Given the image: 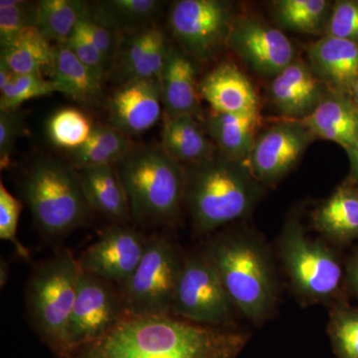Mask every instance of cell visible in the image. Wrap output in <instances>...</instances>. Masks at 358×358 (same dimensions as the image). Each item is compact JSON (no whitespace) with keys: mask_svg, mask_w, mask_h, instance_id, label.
I'll return each mask as SVG.
<instances>
[{"mask_svg":"<svg viewBox=\"0 0 358 358\" xmlns=\"http://www.w3.org/2000/svg\"><path fill=\"white\" fill-rule=\"evenodd\" d=\"M250 338L238 327L203 326L173 315L128 317L64 358H239Z\"/></svg>","mask_w":358,"mask_h":358,"instance_id":"obj_1","label":"cell"},{"mask_svg":"<svg viewBox=\"0 0 358 358\" xmlns=\"http://www.w3.org/2000/svg\"><path fill=\"white\" fill-rule=\"evenodd\" d=\"M202 253L208 259L238 313L257 326L274 315L279 282L270 249L263 238L247 227L217 233Z\"/></svg>","mask_w":358,"mask_h":358,"instance_id":"obj_2","label":"cell"},{"mask_svg":"<svg viewBox=\"0 0 358 358\" xmlns=\"http://www.w3.org/2000/svg\"><path fill=\"white\" fill-rule=\"evenodd\" d=\"M183 166L185 206L197 234H210L248 217L264 195V186L246 162L220 152Z\"/></svg>","mask_w":358,"mask_h":358,"instance_id":"obj_3","label":"cell"},{"mask_svg":"<svg viewBox=\"0 0 358 358\" xmlns=\"http://www.w3.org/2000/svg\"><path fill=\"white\" fill-rule=\"evenodd\" d=\"M128 196L131 220L173 226L185 206V166L162 145H138L115 164Z\"/></svg>","mask_w":358,"mask_h":358,"instance_id":"obj_4","label":"cell"},{"mask_svg":"<svg viewBox=\"0 0 358 358\" xmlns=\"http://www.w3.org/2000/svg\"><path fill=\"white\" fill-rule=\"evenodd\" d=\"M21 193L42 236L60 240L87 222L92 211L78 169L61 160H37L21 181Z\"/></svg>","mask_w":358,"mask_h":358,"instance_id":"obj_5","label":"cell"},{"mask_svg":"<svg viewBox=\"0 0 358 358\" xmlns=\"http://www.w3.org/2000/svg\"><path fill=\"white\" fill-rule=\"evenodd\" d=\"M80 272L72 252L59 250L35 266L26 286V310L30 324L58 358H64L68 352V329Z\"/></svg>","mask_w":358,"mask_h":358,"instance_id":"obj_6","label":"cell"},{"mask_svg":"<svg viewBox=\"0 0 358 358\" xmlns=\"http://www.w3.org/2000/svg\"><path fill=\"white\" fill-rule=\"evenodd\" d=\"M279 256L299 300L329 307L346 301L345 268L338 254L322 240L308 236L300 219L289 215L278 239Z\"/></svg>","mask_w":358,"mask_h":358,"instance_id":"obj_7","label":"cell"},{"mask_svg":"<svg viewBox=\"0 0 358 358\" xmlns=\"http://www.w3.org/2000/svg\"><path fill=\"white\" fill-rule=\"evenodd\" d=\"M185 255L166 233L148 237L141 263L120 286L129 317L173 315V305Z\"/></svg>","mask_w":358,"mask_h":358,"instance_id":"obj_8","label":"cell"},{"mask_svg":"<svg viewBox=\"0 0 358 358\" xmlns=\"http://www.w3.org/2000/svg\"><path fill=\"white\" fill-rule=\"evenodd\" d=\"M237 310L202 252L185 255L174 293L173 315L203 326L237 327Z\"/></svg>","mask_w":358,"mask_h":358,"instance_id":"obj_9","label":"cell"},{"mask_svg":"<svg viewBox=\"0 0 358 358\" xmlns=\"http://www.w3.org/2000/svg\"><path fill=\"white\" fill-rule=\"evenodd\" d=\"M235 16L228 1L179 0L171 7L169 22L186 55L208 61L227 47Z\"/></svg>","mask_w":358,"mask_h":358,"instance_id":"obj_10","label":"cell"},{"mask_svg":"<svg viewBox=\"0 0 358 358\" xmlns=\"http://www.w3.org/2000/svg\"><path fill=\"white\" fill-rule=\"evenodd\" d=\"M128 317L119 286L81 271L68 329V352L102 338Z\"/></svg>","mask_w":358,"mask_h":358,"instance_id":"obj_11","label":"cell"},{"mask_svg":"<svg viewBox=\"0 0 358 358\" xmlns=\"http://www.w3.org/2000/svg\"><path fill=\"white\" fill-rule=\"evenodd\" d=\"M227 47L256 74L271 80L296 59L287 35L256 14L235 16Z\"/></svg>","mask_w":358,"mask_h":358,"instance_id":"obj_12","label":"cell"},{"mask_svg":"<svg viewBox=\"0 0 358 358\" xmlns=\"http://www.w3.org/2000/svg\"><path fill=\"white\" fill-rule=\"evenodd\" d=\"M315 140L303 122L282 119L259 134L247 166L264 187H275L298 166Z\"/></svg>","mask_w":358,"mask_h":358,"instance_id":"obj_13","label":"cell"},{"mask_svg":"<svg viewBox=\"0 0 358 358\" xmlns=\"http://www.w3.org/2000/svg\"><path fill=\"white\" fill-rule=\"evenodd\" d=\"M148 238L126 224H113L77 259L82 272L122 286L145 254Z\"/></svg>","mask_w":358,"mask_h":358,"instance_id":"obj_14","label":"cell"},{"mask_svg":"<svg viewBox=\"0 0 358 358\" xmlns=\"http://www.w3.org/2000/svg\"><path fill=\"white\" fill-rule=\"evenodd\" d=\"M162 108L159 78L131 80L110 96L109 124L131 138L138 136L159 121Z\"/></svg>","mask_w":358,"mask_h":358,"instance_id":"obj_15","label":"cell"},{"mask_svg":"<svg viewBox=\"0 0 358 358\" xmlns=\"http://www.w3.org/2000/svg\"><path fill=\"white\" fill-rule=\"evenodd\" d=\"M308 62L296 58L271 80V102L282 119L303 121L329 94Z\"/></svg>","mask_w":358,"mask_h":358,"instance_id":"obj_16","label":"cell"},{"mask_svg":"<svg viewBox=\"0 0 358 358\" xmlns=\"http://www.w3.org/2000/svg\"><path fill=\"white\" fill-rule=\"evenodd\" d=\"M173 45L155 23L129 33L120 45L117 76L121 84L136 79L160 78Z\"/></svg>","mask_w":358,"mask_h":358,"instance_id":"obj_17","label":"cell"},{"mask_svg":"<svg viewBox=\"0 0 358 358\" xmlns=\"http://www.w3.org/2000/svg\"><path fill=\"white\" fill-rule=\"evenodd\" d=\"M199 94L214 113L260 112V100L253 84L232 62L221 63L207 73L199 83Z\"/></svg>","mask_w":358,"mask_h":358,"instance_id":"obj_18","label":"cell"},{"mask_svg":"<svg viewBox=\"0 0 358 358\" xmlns=\"http://www.w3.org/2000/svg\"><path fill=\"white\" fill-rule=\"evenodd\" d=\"M308 64L333 93L350 95L358 80V42L324 36L307 47Z\"/></svg>","mask_w":358,"mask_h":358,"instance_id":"obj_19","label":"cell"},{"mask_svg":"<svg viewBox=\"0 0 358 358\" xmlns=\"http://www.w3.org/2000/svg\"><path fill=\"white\" fill-rule=\"evenodd\" d=\"M159 81L164 115L202 117L196 68L192 59L185 52L171 47Z\"/></svg>","mask_w":358,"mask_h":358,"instance_id":"obj_20","label":"cell"},{"mask_svg":"<svg viewBox=\"0 0 358 358\" xmlns=\"http://www.w3.org/2000/svg\"><path fill=\"white\" fill-rule=\"evenodd\" d=\"M315 229L329 243L348 246L358 239V186L350 178L313 211Z\"/></svg>","mask_w":358,"mask_h":358,"instance_id":"obj_21","label":"cell"},{"mask_svg":"<svg viewBox=\"0 0 358 358\" xmlns=\"http://www.w3.org/2000/svg\"><path fill=\"white\" fill-rule=\"evenodd\" d=\"M301 122L315 138L333 141L345 152L358 140V108L350 95L329 92L317 109Z\"/></svg>","mask_w":358,"mask_h":358,"instance_id":"obj_22","label":"cell"},{"mask_svg":"<svg viewBox=\"0 0 358 358\" xmlns=\"http://www.w3.org/2000/svg\"><path fill=\"white\" fill-rule=\"evenodd\" d=\"M260 112L220 114L212 112L204 120L203 128L218 152L238 162H246L260 131Z\"/></svg>","mask_w":358,"mask_h":358,"instance_id":"obj_23","label":"cell"},{"mask_svg":"<svg viewBox=\"0 0 358 358\" xmlns=\"http://www.w3.org/2000/svg\"><path fill=\"white\" fill-rule=\"evenodd\" d=\"M85 196L92 210L98 211L114 224L131 220L126 190L113 164L78 169Z\"/></svg>","mask_w":358,"mask_h":358,"instance_id":"obj_24","label":"cell"},{"mask_svg":"<svg viewBox=\"0 0 358 358\" xmlns=\"http://www.w3.org/2000/svg\"><path fill=\"white\" fill-rule=\"evenodd\" d=\"M160 145L182 164L208 159L218 152L203 127L192 115L176 117L164 115Z\"/></svg>","mask_w":358,"mask_h":358,"instance_id":"obj_25","label":"cell"},{"mask_svg":"<svg viewBox=\"0 0 358 358\" xmlns=\"http://www.w3.org/2000/svg\"><path fill=\"white\" fill-rule=\"evenodd\" d=\"M53 76L57 93L82 105L95 103L102 95L103 80L63 45H56Z\"/></svg>","mask_w":358,"mask_h":358,"instance_id":"obj_26","label":"cell"},{"mask_svg":"<svg viewBox=\"0 0 358 358\" xmlns=\"http://www.w3.org/2000/svg\"><path fill=\"white\" fill-rule=\"evenodd\" d=\"M136 145L131 136L110 124L96 122L83 145L71 150V164L76 169L106 164L115 166Z\"/></svg>","mask_w":358,"mask_h":358,"instance_id":"obj_27","label":"cell"},{"mask_svg":"<svg viewBox=\"0 0 358 358\" xmlns=\"http://www.w3.org/2000/svg\"><path fill=\"white\" fill-rule=\"evenodd\" d=\"M55 46L40 34L36 27L21 33L13 43L1 49L0 59L16 75L53 76ZM46 78V77H45Z\"/></svg>","mask_w":358,"mask_h":358,"instance_id":"obj_28","label":"cell"},{"mask_svg":"<svg viewBox=\"0 0 358 358\" xmlns=\"http://www.w3.org/2000/svg\"><path fill=\"white\" fill-rule=\"evenodd\" d=\"M88 8L81 0H40L36 2L35 27L50 43L65 44Z\"/></svg>","mask_w":358,"mask_h":358,"instance_id":"obj_29","label":"cell"},{"mask_svg":"<svg viewBox=\"0 0 358 358\" xmlns=\"http://www.w3.org/2000/svg\"><path fill=\"white\" fill-rule=\"evenodd\" d=\"M333 4L327 0H277L273 13L282 29L317 34L326 30Z\"/></svg>","mask_w":358,"mask_h":358,"instance_id":"obj_30","label":"cell"},{"mask_svg":"<svg viewBox=\"0 0 358 358\" xmlns=\"http://www.w3.org/2000/svg\"><path fill=\"white\" fill-rule=\"evenodd\" d=\"M160 6L162 2L157 0H109L100 2L90 13L117 32L133 33L154 23Z\"/></svg>","mask_w":358,"mask_h":358,"instance_id":"obj_31","label":"cell"},{"mask_svg":"<svg viewBox=\"0 0 358 358\" xmlns=\"http://www.w3.org/2000/svg\"><path fill=\"white\" fill-rule=\"evenodd\" d=\"M327 334L336 358H358V307L348 301L331 306Z\"/></svg>","mask_w":358,"mask_h":358,"instance_id":"obj_32","label":"cell"},{"mask_svg":"<svg viewBox=\"0 0 358 358\" xmlns=\"http://www.w3.org/2000/svg\"><path fill=\"white\" fill-rule=\"evenodd\" d=\"M94 124L81 110L64 108L52 115L47 122V134L54 145L75 150L89 138Z\"/></svg>","mask_w":358,"mask_h":358,"instance_id":"obj_33","label":"cell"},{"mask_svg":"<svg viewBox=\"0 0 358 358\" xmlns=\"http://www.w3.org/2000/svg\"><path fill=\"white\" fill-rule=\"evenodd\" d=\"M51 79L39 75H15L0 90V110H18L23 103L32 99L56 93Z\"/></svg>","mask_w":358,"mask_h":358,"instance_id":"obj_34","label":"cell"},{"mask_svg":"<svg viewBox=\"0 0 358 358\" xmlns=\"http://www.w3.org/2000/svg\"><path fill=\"white\" fill-rule=\"evenodd\" d=\"M36 3L22 0L0 1V47L6 48L21 33L35 27Z\"/></svg>","mask_w":358,"mask_h":358,"instance_id":"obj_35","label":"cell"},{"mask_svg":"<svg viewBox=\"0 0 358 358\" xmlns=\"http://www.w3.org/2000/svg\"><path fill=\"white\" fill-rule=\"evenodd\" d=\"M21 211L22 202L13 196L6 189L3 183H0V238L4 241L10 242L17 252L18 256L26 261H29V251L17 239Z\"/></svg>","mask_w":358,"mask_h":358,"instance_id":"obj_36","label":"cell"},{"mask_svg":"<svg viewBox=\"0 0 358 358\" xmlns=\"http://www.w3.org/2000/svg\"><path fill=\"white\" fill-rule=\"evenodd\" d=\"M326 36L358 42V1L339 0L331 6Z\"/></svg>","mask_w":358,"mask_h":358,"instance_id":"obj_37","label":"cell"},{"mask_svg":"<svg viewBox=\"0 0 358 358\" xmlns=\"http://www.w3.org/2000/svg\"><path fill=\"white\" fill-rule=\"evenodd\" d=\"M80 24L90 39L93 41L96 49L102 54L108 65L114 63L120 49L117 30L96 20L90 13V8L80 20Z\"/></svg>","mask_w":358,"mask_h":358,"instance_id":"obj_38","label":"cell"},{"mask_svg":"<svg viewBox=\"0 0 358 358\" xmlns=\"http://www.w3.org/2000/svg\"><path fill=\"white\" fill-rule=\"evenodd\" d=\"M65 45L81 62L93 71L100 79L103 80L109 65L106 62L100 51L96 49L93 41L84 31L80 22L78 23L74 32Z\"/></svg>","mask_w":358,"mask_h":358,"instance_id":"obj_39","label":"cell"},{"mask_svg":"<svg viewBox=\"0 0 358 358\" xmlns=\"http://www.w3.org/2000/svg\"><path fill=\"white\" fill-rule=\"evenodd\" d=\"M24 120L18 110H0V166L10 164L16 141L24 133Z\"/></svg>","mask_w":358,"mask_h":358,"instance_id":"obj_40","label":"cell"},{"mask_svg":"<svg viewBox=\"0 0 358 358\" xmlns=\"http://www.w3.org/2000/svg\"><path fill=\"white\" fill-rule=\"evenodd\" d=\"M345 268L346 294L358 301V248L348 257Z\"/></svg>","mask_w":358,"mask_h":358,"instance_id":"obj_41","label":"cell"},{"mask_svg":"<svg viewBox=\"0 0 358 358\" xmlns=\"http://www.w3.org/2000/svg\"><path fill=\"white\" fill-rule=\"evenodd\" d=\"M346 152L350 162V176L348 178L358 186V140Z\"/></svg>","mask_w":358,"mask_h":358,"instance_id":"obj_42","label":"cell"},{"mask_svg":"<svg viewBox=\"0 0 358 358\" xmlns=\"http://www.w3.org/2000/svg\"><path fill=\"white\" fill-rule=\"evenodd\" d=\"M15 75V73L10 69V67L3 60L0 59V90L4 88Z\"/></svg>","mask_w":358,"mask_h":358,"instance_id":"obj_43","label":"cell"},{"mask_svg":"<svg viewBox=\"0 0 358 358\" xmlns=\"http://www.w3.org/2000/svg\"><path fill=\"white\" fill-rule=\"evenodd\" d=\"M9 273H10V268H9L8 263H7L6 259L1 258V261H0V285H1V288L6 286L9 278Z\"/></svg>","mask_w":358,"mask_h":358,"instance_id":"obj_44","label":"cell"}]
</instances>
